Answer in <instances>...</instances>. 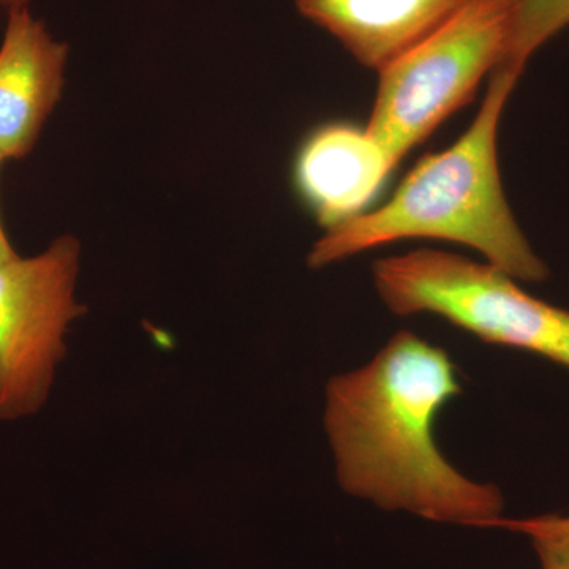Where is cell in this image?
<instances>
[{
	"instance_id": "1",
	"label": "cell",
	"mask_w": 569,
	"mask_h": 569,
	"mask_svg": "<svg viewBox=\"0 0 569 569\" xmlns=\"http://www.w3.org/2000/svg\"><path fill=\"white\" fill-rule=\"evenodd\" d=\"M460 392L447 351L408 331L369 365L332 378L325 426L342 489L433 522L486 527L501 518L500 490L463 477L438 449V413Z\"/></svg>"
},
{
	"instance_id": "2",
	"label": "cell",
	"mask_w": 569,
	"mask_h": 569,
	"mask_svg": "<svg viewBox=\"0 0 569 569\" xmlns=\"http://www.w3.org/2000/svg\"><path fill=\"white\" fill-rule=\"evenodd\" d=\"M519 78L493 71L481 110L460 140L426 156L387 204L326 230L307 264L320 269L402 239H438L478 250L512 279H548V264L516 222L498 170V123Z\"/></svg>"
},
{
	"instance_id": "3",
	"label": "cell",
	"mask_w": 569,
	"mask_h": 569,
	"mask_svg": "<svg viewBox=\"0 0 569 569\" xmlns=\"http://www.w3.org/2000/svg\"><path fill=\"white\" fill-rule=\"evenodd\" d=\"M519 0H466L443 24L380 70L367 133L396 168L507 59Z\"/></svg>"
},
{
	"instance_id": "4",
	"label": "cell",
	"mask_w": 569,
	"mask_h": 569,
	"mask_svg": "<svg viewBox=\"0 0 569 569\" xmlns=\"http://www.w3.org/2000/svg\"><path fill=\"white\" fill-rule=\"evenodd\" d=\"M373 282L396 316L436 313L485 342L569 369V310L527 293L493 266L422 249L376 261Z\"/></svg>"
},
{
	"instance_id": "5",
	"label": "cell",
	"mask_w": 569,
	"mask_h": 569,
	"mask_svg": "<svg viewBox=\"0 0 569 569\" xmlns=\"http://www.w3.org/2000/svg\"><path fill=\"white\" fill-rule=\"evenodd\" d=\"M80 258L78 239L61 236L33 257L0 261V421L36 415L50 396L67 332L86 312Z\"/></svg>"
},
{
	"instance_id": "6",
	"label": "cell",
	"mask_w": 569,
	"mask_h": 569,
	"mask_svg": "<svg viewBox=\"0 0 569 569\" xmlns=\"http://www.w3.org/2000/svg\"><path fill=\"white\" fill-rule=\"evenodd\" d=\"M69 47L29 6L7 11L0 43V157L22 159L61 102Z\"/></svg>"
},
{
	"instance_id": "7",
	"label": "cell",
	"mask_w": 569,
	"mask_h": 569,
	"mask_svg": "<svg viewBox=\"0 0 569 569\" xmlns=\"http://www.w3.org/2000/svg\"><path fill=\"white\" fill-rule=\"evenodd\" d=\"M392 170L387 153L367 130L328 123L302 142L295 182L326 231L362 213Z\"/></svg>"
},
{
	"instance_id": "8",
	"label": "cell",
	"mask_w": 569,
	"mask_h": 569,
	"mask_svg": "<svg viewBox=\"0 0 569 569\" xmlns=\"http://www.w3.org/2000/svg\"><path fill=\"white\" fill-rule=\"evenodd\" d=\"M466 0H296L299 13L335 36L362 66L380 71Z\"/></svg>"
},
{
	"instance_id": "9",
	"label": "cell",
	"mask_w": 569,
	"mask_h": 569,
	"mask_svg": "<svg viewBox=\"0 0 569 569\" xmlns=\"http://www.w3.org/2000/svg\"><path fill=\"white\" fill-rule=\"evenodd\" d=\"M569 26V0H519L507 59L497 70L522 74L527 62Z\"/></svg>"
},
{
	"instance_id": "10",
	"label": "cell",
	"mask_w": 569,
	"mask_h": 569,
	"mask_svg": "<svg viewBox=\"0 0 569 569\" xmlns=\"http://www.w3.org/2000/svg\"><path fill=\"white\" fill-rule=\"evenodd\" d=\"M505 529L531 538H569V516L548 515L529 519L498 518L488 529Z\"/></svg>"
},
{
	"instance_id": "11",
	"label": "cell",
	"mask_w": 569,
	"mask_h": 569,
	"mask_svg": "<svg viewBox=\"0 0 569 569\" xmlns=\"http://www.w3.org/2000/svg\"><path fill=\"white\" fill-rule=\"evenodd\" d=\"M541 569H569V538H531Z\"/></svg>"
},
{
	"instance_id": "12",
	"label": "cell",
	"mask_w": 569,
	"mask_h": 569,
	"mask_svg": "<svg viewBox=\"0 0 569 569\" xmlns=\"http://www.w3.org/2000/svg\"><path fill=\"white\" fill-rule=\"evenodd\" d=\"M14 254H18L17 250L11 246L9 234L3 228L2 217H0V261L9 260Z\"/></svg>"
},
{
	"instance_id": "13",
	"label": "cell",
	"mask_w": 569,
	"mask_h": 569,
	"mask_svg": "<svg viewBox=\"0 0 569 569\" xmlns=\"http://www.w3.org/2000/svg\"><path fill=\"white\" fill-rule=\"evenodd\" d=\"M21 6H29V0H0V10L9 11Z\"/></svg>"
},
{
	"instance_id": "14",
	"label": "cell",
	"mask_w": 569,
	"mask_h": 569,
	"mask_svg": "<svg viewBox=\"0 0 569 569\" xmlns=\"http://www.w3.org/2000/svg\"><path fill=\"white\" fill-rule=\"evenodd\" d=\"M2 163H3V159H2V157H0V164H2Z\"/></svg>"
}]
</instances>
